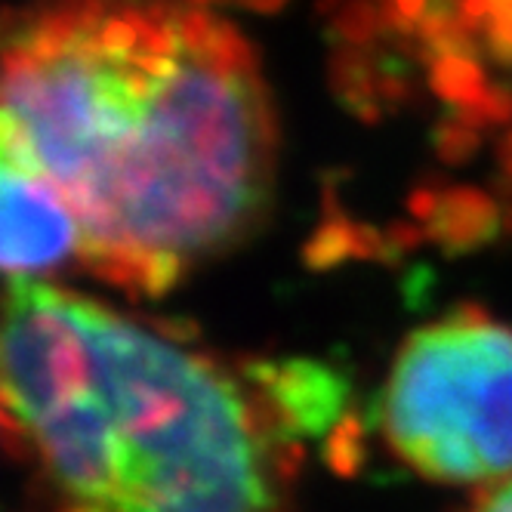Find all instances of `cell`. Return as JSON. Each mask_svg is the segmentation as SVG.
Returning a JSON list of instances; mask_svg holds the SVG:
<instances>
[{"instance_id": "6da1fadb", "label": "cell", "mask_w": 512, "mask_h": 512, "mask_svg": "<svg viewBox=\"0 0 512 512\" xmlns=\"http://www.w3.org/2000/svg\"><path fill=\"white\" fill-rule=\"evenodd\" d=\"M272 142L247 44L204 10L65 0L7 38L4 158L47 176L93 269L142 294L256 226Z\"/></svg>"}, {"instance_id": "7a4b0ae2", "label": "cell", "mask_w": 512, "mask_h": 512, "mask_svg": "<svg viewBox=\"0 0 512 512\" xmlns=\"http://www.w3.org/2000/svg\"><path fill=\"white\" fill-rule=\"evenodd\" d=\"M4 405L59 512H284L266 426L229 374L34 275L7 287Z\"/></svg>"}, {"instance_id": "3957f363", "label": "cell", "mask_w": 512, "mask_h": 512, "mask_svg": "<svg viewBox=\"0 0 512 512\" xmlns=\"http://www.w3.org/2000/svg\"><path fill=\"white\" fill-rule=\"evenodd\" d=\"M398 457L438 482L512 472V331L475 312L417 331L380 395Z\"/></svg>"}, {"instance_id": "277c9868", "label": "cell", "mask_w": 512, "mask_h": 512, "mask_svg": "<svg viewBox=\"0 0 512 512\" xmlns=\"http://www.w3.org/2000/svg\"><path fill=\"white\" fill-rule=\"evenodd\" d=\"M4 269L10 278L47 272L81 250V226L62 192L41 173L4 158Z\"/></svg>"}, {"instance_id": "5b68a950", "label": "cell", "mask_w": 512, "mask_h": 512, "mask_svg": "<svg viewBox=\"0 0 512 512\" xmlns=\"http://www.w3.org/2000/svg\"><path fill=\"white\" fill-rule=\"evenodd\" d=\"M253 371L256 383L266 389L272 414L284 432H318L340 414L346 401V380L318 361L297 358L260 364Z\"/></svg>"}, {"instance_id": "8992f818", "label": "cell", "mask_w": 512, "mask_h": 512, "mask_svg": "<svg viewBox=\"0 0 512 512\" xmlns=\"http://www.w3.org/2000/svg\"><path fill=\"white\" fill-rule=\"evenodd\" d=\"M475 512H512V479L497 485L479 506H475Z\"/></svg>"}, {"instance_id": "52a82bcc", "label": "cell", "mask_w": 512, "mask_h": 512, "mask_svg": "<svg viewBox=\"0 0 512 512\" xmlns=\"http://www.w3.org/2000/svg\"><path fill=\"white\" fill-rule=\"evenodd\" d=\"M398 7H401V13H408V16H414V13H420V7H423V0H398Z\"/></svg>"}, {"instance_id": "ba28073f", "label": "cell", "mask_w": 512, "mask_h": 512, "mask_svg": "<svg viewBox=\"0 0 512 512\" xmlns=\"http://www.w3.org/2000/svg\"><path fill=\"white\" fill-rule=\"evenodd\" d=\"M247 4H253V7H260V10H275L281 0H247Z\"/></svg>"}]
</instances>
